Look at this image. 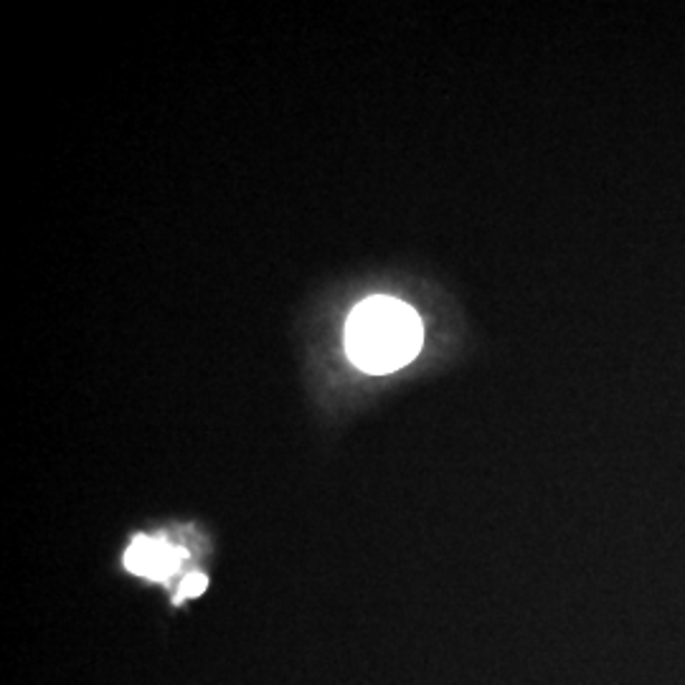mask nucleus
Wrapping results in <instances>:
<instances>
[{
  "label": "nucleus",
  "mask_w": 685,
  "mask_h": 685,
  "mask_svg": "<svg viewBox=\"0 0 685 685\" xmlns=\"http://www.w3.org/2000/svg\"><path fill=\"white\" fill-rule=\"evenodd\" d=\"M422 320L414 307L373 295L355 307L346 325L348 358L365 373H391L411 363L422 348Z\"/></svg>",
  "instance_id": "obj_1"
},
{
  "label": "nucleus",
  "mask_w": 685,
  "mask_h": 685,
  "mask_svg": "<svg viewBox=\"0 0 685 685\" xmlns=\"http://www.w3.org/2000/svg\"><path fill=\"white\" fill-rule=\"evenodd\" d=\"M191 558V551L183 543H176L163 536H135L125 549L122 564L132 576L170 586V607H180L186 601L198 599L208 589V576L195 574L191 579L180 576Z\"/></svg>",
  "instance_id": "obj_2"
}]
</instances>
